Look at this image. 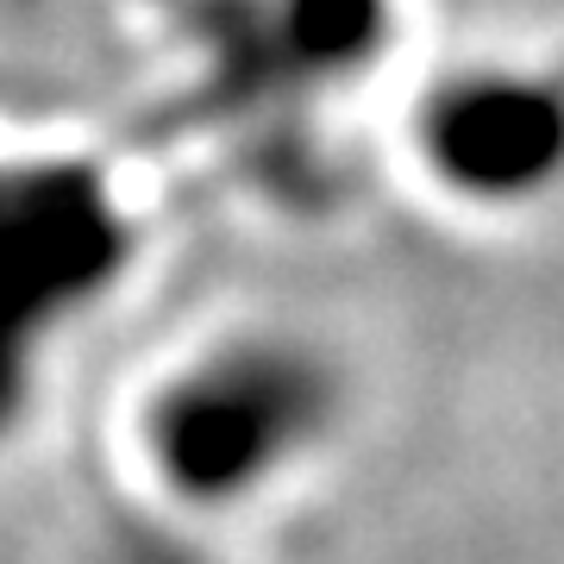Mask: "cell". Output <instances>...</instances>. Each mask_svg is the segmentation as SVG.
I'll return each instance as SVG.
<instances>
[{
    "mask_svg": "<svg viewBox=\"0 0 564 564\" xmlns=\"http://www.w3.org/2000/svg\"><path fill=\"white\" fill-rule=\"evenodd\" d=\"M345 364L295 326H226L139 402V458L176 508L220 514L289 484L345 421Z\"/></svg>",
    "mask_w": 564,
    "mask_h": 564,
    "instance_id": "obj_1",
    "label": "cell"
},
{
    "mask_svg": "<svg viewBox=\"0 0 564 564\" xmlns=\"http://www.w3.org/2000/svg\"><path fill=\"white\" fill-rule=\"evenodd\" d=\"M144 207L82 144H0V440L44 370L126 295L144 263Z\"/></svg>",
    "mask_w": 564,
    "mask_h": 564,
    "instance_id": "obj_2",
    "label": "cell"
},
{
    "mask_svg": "<svg viewBox=\"0 0 564 564\" xmlns=\"http://www.w3.org/2000/svg\"><path fill=\"white\" fill-rule=\"evenodd\" d=\"M408 151L445 202L533 207L564 182V88L527 63H458L421 88Z\"/></svg>",
    "mask_w": 564,
    "mask_h": 564,
    "instance_id": "obj_3",
    "label": "cell"
},
{
    "mask_svg": "<svg viewBox=\"0 0 564 564\" xmlns=\"http://www.w3.org/2000/svg\"><path fill=\"white\" fill-rule=\"evenodd\" d=\"M239 25L295 88H351L395 39V0H239Z\"/></svg>",
    "mask_w": 564,
    "mask_h": 564,
    "instance_id": "obj_4",
    "label": "cell"
},
{
    "mask_svg": "<svg viewBox=\"0 0 564 564\" xmlns=\"http://www.w3.org/2000/svg\"><path fill=\"white\" fill-rule=\"evenodd\" d=\"M101 564H214L202 545L176 533L170 521H151V514H126L113 533H107Z\"/></svg>",
    "mask_w": 564,
    "mask_h": 564,
    "instance_id": "obj_5",
    "label": "cell"
}]
</instances>
